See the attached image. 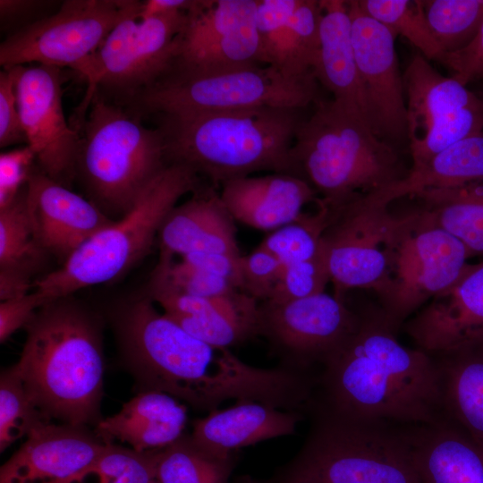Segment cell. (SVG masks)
<instances>
[{
  "mask_svg": "<svg viewBox=\"0 0 483 483\" xmlns=\"http://www.w3.org/2000/svg\"><path fill=\"white\" fill-rule=\"evenodd\" d=\"M147 295L116 313L115 328L127 367L142 391L165 393L192 407L217 410L227 400L275 403L286 387L280 368H258L229 348L191 335Z\"/></svg>",
  "mask_w": 483,
  "mask_h": 483,
  "instance_id": "obj_1",
  "label": "cell"
},
{
  "mask_svg": "<svg viewBox=\"0 0 483 483\" xmlns=\"http://www.w3.org/2000/svg\"><path fill=\"white\" fill-rule=\"evenodd\" d=\"M354 331L323 365L321 397L338 414L404 425L444 417L440 379L433 358L398 341L378 305L361 309Z\"/></svg>",
  "mask_w": 483,
  "mask_h": 483,
  "instance_id": "obj_2",
  "label": "cell"
},
{
  "mask_svg": "<svg viewBox=\"0 0 483 483\" xmlns=\"http://www.w3.org/2000/svg\"><path fill=\"white\" fill-rule=\"evenodd\" d=\"M68 298L37 310L24 326L25 343L13 368L46 419L85 426L100 421L102 342L96 320Z\"/></svg>",
  "mask_w": 483,
  "mask_h": 483,
  "instance_id": "obj_3",
  "label": "cell"
},
{
  "mask_svg": "<svg viewBox=\"0 0 483 483\" xmlns=\"http://www.w3.org/2000/svg\"><path fill=\"white\" fill-rule=\"evenodd\" d=\"M161 118L168 163L213 183L259 171L296 176L292 148L303 120L300 109L259 106Z\"/></svg>",
  "mask_w": 483,
  "mask_h": 483,
  "instance_id": "obj_4",
  "label": "cell"
},
{
  "mask_svg": "<svg viewBox=\"0 0 483 483\" xmlns=\"http://www.w3.org/2000/svg\"><path fill=\"white\" fill-rule=\"evenodd\" d=\"M295 174L329 208L369 196L405 178L394 148L359 114L335 101L320 102L301 121L292 148Z\"/></svg>",
  "mask_w": 483,
  "mask_h": 483,
  "instance_id": "obj_5",
  "label": "cell"
},
{
  "mask_svg": "<svg viewBox=\"0 0 483 483\" xmlns=\"http://www.w3.org/2000/svg\"><path fill=\"white\" fill-rule=\"evenodd\" d=\"M298 454L269 483H420L411 425L346 417L314 402Z\"/></svg>",
  "mask_w": 483,
  "mask_h": 483,
  "instance_id": "obj_6",
  "label": "cell"
},
{
  "mask_svg": "<svg viewBox=\"0 0 483 483\" xmlns=\"http://www.w3.org/2000/svg\"><path fill=\"white\" fill-rule=\"evenodd\" d=\"M89 107L77 129L76 175L105 214L122 217L169 164L163 136L144 126L141 114L98 90Z\"/></svg>",
  "mask_w": 483,
  "mask_h": 483,
  "instance_id": "obj_7",
  "label": "cell"
},
{
  "mask_svg": "<svg viewBox=\"0 0 483 483\" xmlns=\"http://www.w3.org/2000/svg\"><path fill=\"white\" fill-rule=\"evenodd\" d=\"M197 190L198 175L192 170L168 164L129 212L82 243L58 269L37 280L34 290L48 303L121 275L148 254L180 198Z\"/></svg>",
  "mask_w": 483,
  "mask_h": 483,
  "instance_id": "obj_8",
  "label": "cell"
},
{
  "mask_svg": "<svg viewBox=\"0 0 483 483\" xmlns=\"http://www.w3.org/2000/svg\"><path fill=\"white\" fill-rule=\"evenodd\" d=\"M314 74L283 75L251 64L216 72L170 67L123 105L140 114L176 116L259 106L302 109L317 97Z\"/></svg>",
  "mask_w": 483,
  "mask_h": 483,
  "instance_id": "obj_9",
  "label": "cell"
},
{
  "mask_svg": "<svg viewBox=\"0 0 483 483\" xmlns=\"http://www.w3.org/2000/svg\"><path fill=\"white\" fill-rule=\"evenodd\" d=\"M470 252L456 237L429 224L418 208L402 215L394 236L378 306L400 330L432 297L469 266Z\"/></svg>",
  "mask_w": 483,
  "mask_h": 483,
  "instance_id": "obj_10",
  "label": "cell"
},
{
  "mask_svg": "<svg viewBox=\"0 0 483 483\" xmlns=\"http://www.w3.org/2000/svg\"><path fill=\"white\" fill-rule=\"evenodd\" d=\"M140 8L123 18L94 53L72 68L89 84L81 106L87 107L94 92L100 89L112 93L114 101L123 102L153 83L174 62L190 12L141 21Z\"/></svg>",
  "mask_w": 483,
  "mask_h": 483,
  "instance_id": "obj_11",
  "label": "cell"
},
{
  "mask_svg": "<svg viewBox=\"0 0 483 483\" xmlns=\"http://www.w3.org/2000/svg\"><path fill=\"white\" fill-rule=\"evenodd\" d=\"M135 0H66L60 8L13 33L1 43L0 64H43L73 68L94 53L126 16Z\"/></svg>",
  "mask_w": 483,
  "mask_h": 483,
  "instance_id": "obj_12",
  "label": "cell"
},
{
  "mask_svg": "<svg viewBox=\"0 0 483 483\" xmlns=\"http://www.w3.org/2000/svg\"><path fill=\"white\" fill-rule=\"evenodd\" d=\"M407 139L416 169L454 142L483 130V100L452 76H444L421 54L402 75Z\"/></svg>",
  "mask_w": 483,
  "mask_h": 483,
  "instance_id": "obj_13",
  "label": "cell"
},
{
  "mask_svg": "<svg viewBox=\"0 0 483 483\" xmlns=\"http://www.w3.org/2000/svg\"><path fill=\"white\" fill-rule=\"evenodd\" d=\"M328 212L321 251L335 295L343 298L352 288L371 289L377 293L387 274L401 216L363 198L328 208Z\"/></svg>",
  "mask_w": 483,
  "mask_h": 483,
  "instance_id": "obj_14",
  "label": "cell"
},
{
  "mask_svg": "<svg viewBox=\"0 0 483 483\" xmlns=\"http://www.w3.org/2000/svg\"><path fill=\"white\" fill-rule=\"evenodd\" d=\"M359 312L344 299L326 292L285 302L259 305L258 335L284 361L283 367L304 373L324 365L354 331Z\"/></svg>",
  "mask_w": 483,
  "mask_h": 483,
  "instance_id": "obj_15",
  "label": "cell"
},
{
  "mask_svg": "<svg viewBox=\"0 0 483 483\" xmlns=\"http://www.w3.org/2000/svg\"><path fill=\"white\" fill-rule=\"evenodd\" d=\"M27 145L38 168L68 187L76 175L80 135L66 121L60 68L43 64L9 69Z\"/></svg>",
  "mask_w": 483,
  "mask_h": 483,
  "instance_id": "obj_16",
  "label": "cell"
},
{
  "mask_svg": "<svg viewBox=\"0 0 483 483\" xmlns=\"http://www.w3.org/2000/svg\"><path fill=\"white\" fill-rule=\"evenodd\" d=\"M258 0H200L171 67L216 72L258 64Z\"/></svg>",
  "mask_w": 483,
  "mask_h": 483,
  "instance_id": "obj_17",
  "label": "cell"
},
{
  "mask_svg": "<svg viewBox=\"0 0 483 483\" xmlns=\"http://www.w3.org/2000/svg\"><path fill=\"white\" fill-rule=\"evenodd\" d=\"M352 39L366 118L374 133L392 145L407 138V110L395 36L369 16L357 0L348 1Z\"/></svg>",
  "mask_w": 483,
  "mask_h": 483,
  "instance_id": "obj_18",
  "label": "cell"
},
{
  "mask_svg": "<svg viewBox=\"0 0 483 483\" xmlns=\"http://www.w3.org/2000/svg\"><path fill=\"white\" fill-rule=\"evenodd\" d=\"M148 296L191 335L216 348H229L258 335V300L237 291L203 298L183 293L153 271Z\"/></svg>",
  "mask_w": 483,
  "mask_h": 483,
  "instance_id": "obj_19",
  "label": "cell"
},
{
  "mask_svg": "<svg viewBox=\"0 0 483 483\" xmlns=\"http://www.w3.org/2000/svg\"><path fill=\"white\" fill-rule=\"evenodd\" d=\"M27 205L36 241L64 262L72 252L114 220L95 203L35 167L26 185Z\"/></svg>",
  "mask_w": 483,
  "mask_h": 483,
  "instance_id": "obj_20",
  "label": "cell"
},
{
  "mask_svg": "<svg viewBox=\"0 0 483 483\" xmlns=\"http://www.w3.org/2000/svg\"><path fill=\"white\" fill-rule=\"evenodd\" d=\"M320 17V1L258 0V64L290 78L314 74Z\"/></svg>",
  "mask_w": 483,
  "mask_h": 483,
  "instance_id": "obj_21",
  "label": "cell"
},
{
  "mask_svg": "<svg viewBox=\"0 0 483 483\" xmlns=\"http://www.w3.org/2000/svg\"><path fill=\"white\" fill-rule=\"evenodd\" d=\"M84 427H37L1 466L0 483H61L84 470L107 445Z\"/></svg>",
  "mask_w": 483,
  "mask_h": 483,
  "instance_id": "obj_22",
  "label": "cell"
},
{
  "mask_svg": "<svg viewBox=\"0 0 483 483\" xmlns=\"http://www.w3.org/2000/svg\"><path fill=\"white\" fill-rule=\"evenodd\" d=\"M417 348L429 354L483 334V261L469 264L448 287L402 326Z\"/></svg>",
  "mask_w": 483,
  "mask_h": 483,
  "instance_id": "obj_23",
  "label": "cell"
},
{
  "mask_svg": "<svg viewBox=\"0 0 483 483\" xmlns=\"http://www.w3.org/2000/svg\"><path fill=\"white\" fill-rule=\"evenodd\" d=\"M219 195L235 221L264 231L295 221L306 204L318 199L304 179L275 173L229 180L221 184Z\"/></svg>",
  "mask_w": 483,
  "mask_h": 483,
  "instance_id": "obj_24",
  "label": "cell"
},
{
  "mask_svg": "<svg viewBox=\"0 0 483 483\" xmlns=\"http://www.w3.org/2000/svg\"><path fill=\"white\" fill-rule=\"evenodd\" d=\"M234 221L219 193L211 188L198 189L163 222L157 235L159 256L216 252L241 257Z\"/></svg>",
  "mask_w": 483,
  "mask_h": 483,
  "instance_id": "obj_25",
  "label": "cell"
},
{
  "mask_svg": "<svg viewBox=\"0 0 483 483\" xmlns=\"http://www.w3.org/2000/svg\"><path fill=\"white\" fill-rule=\"evenodd\" d=\"M301 414L300 411L261 402H236L229 408L214 410L196 419L189 436L200 449L229 457L240 448L293 434L302 419Z\"/></svg>",
  "mask_w": 483,
  "mask_h": 483,
  "instance_id": "obj_26",
  "label": "cell"
},
{
  "mask_svg": "<svg viewBox=\"0 0 483 483\" xmlns=\"http://www.w3.org/2000/svg\"><path fill=\"white\" fill-rule=\"evenodd\" d=\"M186 420L187 410L176 398L159 391H141L116 414L97 423L95 434L106 444L119 440L143 453L177 441Z\"/></svg>",
  "mask_w": 483,
  "mask_h": 483,
  "instance_id": "obj_27",
  "label": "cell"
},
{
  "mask_svg": "<svg viewBox=\"0 0 483 483\" xmlns=\"http://www.w3.org/2000/svg\"><path fill=\"white\" fill-rule=\"evenodd\" d=\"M429 355L439 374L444 416L483 450V334Z\"/></svg>",
  "mask_w": 483,
  "mask_h": 483,
  "instance_id": "obj_28",
  "label": "cell"
},
{
  "mask_svg": "<svg viewBox=\"0 0 483 483\" xmlns=\"http://www.w3.org/2000/svg\"><path fill=\"white\" fill-rule=\"evenodd\" d=\"M420 483H483V450L445 416L411 425Z\"/></svg>",
  "mask_w": 483,
  "mask_h": 483,
  "instance_id": "obj_29",
  "label": "cell"
},
{
  "mask_svg": "<svg viewBox=\"0 0 483 483\" xmlns=\"http://www.w3.org/2000/svg\"><path fill=\"white\" fill-rule=\"evenodd\" d=\"M320 6L319 52L314 76L333 94L335 101L367 122L348 1L321 0Z\"/></svg>",
  "mask_w": 483,
  "mask_h": 483,
  "instance_id": "obj_30",
  "label": "cell"
},
{
  "mask_svg": "<svg viewBox=\"0 0 483 483\" xmlns=\"http://www.w3.org/2000/svg\"><path fill=\"white\" fill-rule=\"evenodd\" d=\"M483 181V130L448 146L407 176L364 197L374 205L388 207L402 197L427 190L451 189Z\"/></svg>",
  "mask_w": 483,
  "mask_h": 483,
  "instance_id": "obj_31",
  "label": "cell"
},
{
  "mask_svg": "<svg viewBox=\"0 0 483 483\" xmlns=\"http://www.w3.org/2000/svg\"><path fill=\"white\" fill-rule=\"evenodd\" d=\"M411 197L429 224L460 240L471 256L483 257V181L440 190H427Z\"/></svg>",
  "mask_w": 483,
  "mask_h": 483,
  "instance_id": "obj_32",
  "label": "cell"
},
{
  "mask_svg": "<svg viewBox=\"0 0 483 483\" xmlns=\"http://www.w3.org/2000/svg\"><path fill=\"white\" fill-rule=\"evenodd\" d=\"M233 464V456L209 453L182 435L161 449L155 479L158 483H230Z\"/></svg>",
  "mask_w": 483,
  "mask_h": 483,
  "instance_id": "obj_33",
  "label": "cell"
},
{
  "mask_svg": "<svg viewBox=\"0 0 483 483\" xmlns=\"http://www.w3.org/2000/svg\"><path fill=\"white\" fill-rule=\"evenodd\" d=\"M46 253L33 233L25 186L13 201L0 208V270L30 277Z\"/></svg>",
  "mask_w": 483,
  "mask_h": 483,
  "instance_id": "obj_34",
  "label": "cell"
},
{
  "mask_svg": "<svg viewBox=\"0 0 483 483\" xmlns=\"http://www.w3.org/2000/svg\"><path fill=\"white\" fill-rule=\"evenodd\" d=\"M360 8L396 38L401 35L428 60L440 62L444 53L427 22L419 0H357Z\"/></svg>",
  "mask_w": 483,
  "mask_h": 483,
  "instance_id": "obj_35",
  "label": "cell"
},
{
  "mask_svg": "<svg viewBox=\"0 0 483 483\" xmlns=\"http://www.w3.org/2000/svg\"><path fill=\"white\" fill-rule=\"evenodd\" d=\"M422 5L444 55L465 47L483 21V0H425Z\"/></svg>",
  "mask_w": 483,
  "mask_h": 483,
  "instance_id": "obj_36",
  "label": "cell"
},
{
  "mask_svg": "<svg viewBox=\"0 0 483 483\" xmlns=\"http://www.w3.org/2000/svg\"><path fill=\"white\" fill-rule=\"evenodd\" d=\"M160 451L140 453L107 444L91 464L61 483H148L156 478Z\"/></svg>",
  "mask_w": 483,
  "mask_h": 483,
  "instance_id": "obj_37",
  "label": "cell"
},
{
  "mask_svg": "<svg viewBox=\"0 0 483 483\" xmlns=\"http://www.w3.org/2000/svg\"><path fill=\"white\" fill-rule=\"evenodd\" d=\"M318 210L304 214L268 234L258 247L273 254L284 266L306 261L321 252V238L329 220L327 207L320 198Z\"/></svg>",
  "mask_w": 483,
  "mask_h": 483,
  "instance_id": "obj_38",
  "label": "cell"
},
{
  "mask_svg": "<svg viewBox=\"0 0 483 483\" xmlns=\"http://www.w3.org/2000/svg\"><path fill=\"white\" fill-rule=\"evenodd\" d=\"M49 421L28 395L13 367L0 377V452L39 425Z\"/></svg>",
  "mask_w": 483,
  "mask_h": 483,
  "instance_id": "obj_39",
  "label": "cell"
},
{
  "mask_svg": "<svg viewBox=\"0 0 483 483\" xmlns=\"http://www.w3.org/2000/svg\"><path fill=\"white\" fill-rule=\"evenodd\" d=\"M174 289L197 297L216 298L237 291L226 279L192 266L182 259L174 262L173 258L159 256L155 269Z\"/></svg>",
  "mask_w": 483,
  "mask_h": 483,
  "instance_id": "obj_40",
  "label": "cell"
},
{
  "mask_svg": "<svg viewBox=\"0 0 483 483\" xmlns=\"http://www.w3.org/2000/svg\"><path fill=\"white\" fill-rule=\"evenodd\" d=\"M330 282L322 251L314 258L284 266L280 282L271 302H285L310 297L325 292Z\"/></svg>",
  "mask_w": 483,
  "mask_h": 483,
  "instance_id": "obj_41",
  "label": "cell"
},
{
  "mask_svg": "<svg viewBox=\"0 0 483 483\" xmlns=\"http://www.w3.org/2000/svg\"><path fill=\"white\" fill-rule=\"evenodd\" d=\"M283 271L284 265L273 254L258 247L241 258V291L267 301L277 287Z\"/></svg>",
  "mask_w": 483,
  "mask_h": 483,
  "instance_id": "obj_42",
  "label": "cell"
},
{
  "mask_svg": "<svg viewBox=\"0 0 483 483\" xmlns=\"http://www.w3.org/2000/svg\"><path fill=\"white\" fill-rule=\"evenodd\" d=\"M37 162L32 148L23 147L0 155V208L9 205L26 186Z\"/></svg>",
  "mask_w": 483,
  "mask_h": 483,
  "instance_id": "obj_43",
  "label": "cell"
},
{
  "mask_svg": "<svg viewBox=\"0 0 483 483\" xmlns=\"http://www.w3.org/2000/svg\"><path fill=\"white\" fill-rule=\"evenodd\" d=\"M440 63L451 72L453 78L465 86L483 80V21L465 47L445 54Z\"/></svg>",
  "mask_w": 483,
  "mask_h": 483,
  "instance_id": "obj_44",
  "label": "cell"
},
{
  "mask_svg": "<svg viewBox=\"0 0 483 483\" xmlns=\"http://www.w3.org/2000/svg\"><path fill=\"white\" fill-rule=\"evenodd\" d=\"M25 143L13 78L8 70L0 72V147Z\"/></svg>",
  "mask_w": 483,
  "mask_h": 483,
  "instance_id": "obj_45",
  "label": "cell"
},
{
  "mask_svg": "<svg viewBox=\"0 0 483 483\" xmlns=\"http://www.w3.org/2000/svg\"><path fill=\"white\" fill-rule=\"evenodd\" d=\"M46 303L36 291L0 304V342H5L16 330L24 327L37 310Z\"/></svg>",
  "mask_w": 483,
  "mask_h": 483,
  "instance_id": "obj_46",
  "label": "cell"
},
{
  "mask_svg": "<svg viewBox=\"0 0 483 483\" xmlns=\"http://www.w3.org/2000/svg\"><path fill=\"white\" fill-rule=\"evenodd\" d=\"M241 257H233L216 252H195L182 257V259L192 266L229 281L241 291ZM242 292V291H241Z\"/></svg>",
  "mask_w": 483,
  "mask_h": 483,
  "instance_id": "obj_47",
  "label": "cell"
},
{
  "mask_svg": "<svg viewBox=\"0 0 483 483\" xmlns=\"http://www.w3.org/2000/svg\"><path fill=\"white\" fill-rule=\"evenodd\" d=\"M49 4L47 1L35 0H1L0 18L1 27L9 29L11 26L31 18L37 13L44 10Z\"/></svg>",
  "mask_w": 483,
  "mask_h": 483,
  "instance_id": "obj_48",
  "label": "cell"
},
{
  "mask_svg": "<svg viewBox=\"0 0 483 483\" xmlns=\"http://www.w3.org/2000/svg\"><path fill=\"white\" fill-rule=\"evenodd\" d=\"M199 2L200 0H147L140 4L139 19L143 21L174 12H191Z\"/></svg>",
  "mask_w": 483,
  "mask_h": 483,
  "instance_id": "obj_49",
  "label": "cell"
},
{
  "mask_svg": "<svg viewBox=\"0 0 483 483\" xmlns=\"http://www.w3.org/2000/svg\"><path fill=\"white\" fill-rule=\"evenodd\" d=\"M148 483H158L156 479L149 481Z\"/></svg>",
  "mask_w": 483,
  "mask_h": 483,
  "instance_id": "obj_50",
  "label": "cell"
},
{
  "mask_svg": "<svg viewBox=\"0 0 483 483\" xmlns=\"http://www.w3.org/2000/svg\"><path fill=\"white\" fill-rule=\"evenodd\" d=\"M480 98L483 100V92H481L479 95Z\"/></svg>",
  "mask_w": 483,
  "mask_h": 483,
  "instance_id": "obj_51",
  "label": "cell"
}]
</instances>
